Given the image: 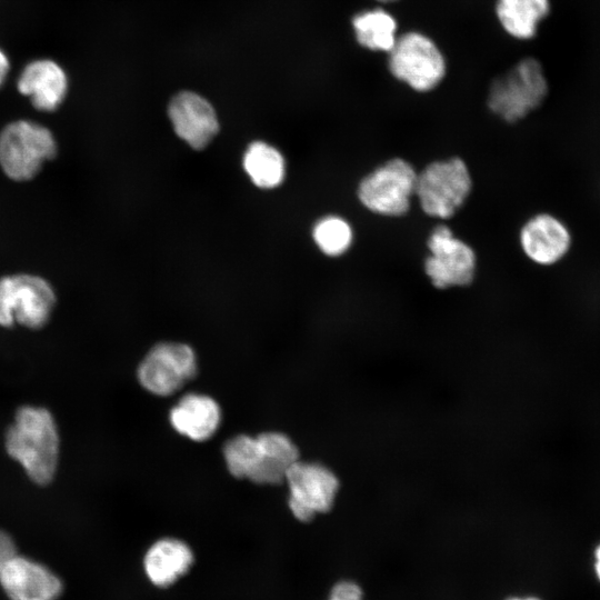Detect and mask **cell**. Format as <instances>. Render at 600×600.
<instances>
[{
	"label": "cell",
	"mask_w": 600,
	"mask_h": 600,
	"mask_svg": "<svg viewBox=\"0 0 600 600\" xmlns=\"http://www.w3.org/2000/svg\"><path fill=\"white\" fill-rule=\"evenodd\" d=\"M284 481L289 489V509L300 522H309L328 512L339 489L336 474L316 462L298 460L287 472Z\"/></svg>",
	"instance_id": "obj_10"
},
{
	"label": "cell",
	"mask_w": 600,
	"mask_h": 600,
	"mask_svg": "<svg viewBox=\"0 0 600 600\" xmlns=\"http://www.w3.org/2000/svg\"><path fill=\"white\" fill-rule=\"evenodd\" d=\"M0 584L11 600H56L62 591L60 579L51 570L20 556L4 568Z\"/></svg>",
	"instance_id": "obj_13"
},
{
	"label": "cell",
	"mask_w": 600,
	"mask_h": 600,
	"mask_svg": "<svg viewBox=\"0 0 600 600\" xmlns=\"http://www.w3.org/2000/svg\"><path fill=\"white\" fill-rule=\"evenodd\" d=\"M169 420L178 433L192 441L202 442L219 429L221 410L213 398L188 393L172 407Z\"/></svg>",
	"instance_id": "obj_16"
},
{
	"label": "cell",
	"mask_w": 600,
	"mask_h": 600,
	"mask_svg": "<svg viewBox=\"0 0 600 600\" xmlns=\"http://www.w3.org/2000/svg\"><path fill=\"white\" fill-rule=\"evenodd\" d=\"M312 239L323 254L337 258L351 248L354 233L348 220L337 214H328L314 223Z\"/></svg>",
	"instance_id": "obj_21"
},
{
	"label": "cell",
	"mask_w": 600,
	"mask_h": 600,
	"mask_svg": "<svg viewBox=\"0 0 600 600\" xmlns=\"http://www.w3.org/2000/svg\"><path fill=\"white\" fill-rule=\"evenodd\" d=\"M168 116L176 134L193 149H203L219 131L212 104L201 94L182 90L168 104Z\"/></svg>",
	"instance_id": "obj_12"
},
{
	"label": "cell",
	"mask_w": 600,
	"mask_h": 600,
	"mask_svg": "<svg viewBox=\"0 0 600 600\" xmlns=\"http://www.w3.org/2000/svg\"><path fill=\"white\" fill-rule=\"evenodd\" d=\"M417 176L411 162L400 157L391 158L360 179L357 199L371 213L402 217L411 208Z\"/></svg>",
	"instance_id": "obj_3"
},
{
	"label": "cell",
	"mask_w": 600,
	"mask_h": 600,
	"mask_svg": "<svg viewBox=\"0 0 600 600\" xmlns=\"http://www.w3.org/2000/svg\"><path fill=\"white\" fill-rule=\"evenodd\" d=\"M56 153L57 142L52 132L39 123L18 120L0 132V167L12 180L33 178Z\"/></svg>",
	"instance_id": "obj_5"
},
{
	"label": "cell",
	"mask_w": 600,
	"mask_h": 600,
	"mask_svg": "<svg viewBox=\"0 0 600 600\" xmlns=\"http://www.w3.org/2000/svg\"><path fill=\"white\" fill-rule=\"evenodd\" d=\"M17 86L20 93L28 97L36 109L53 111L67 94L68 78L57 62L40 59L24 67Z\"/></svg>",
	"instance_id": "obj_15"
},
{
	"label": "cell",
	"mask_w": 600,
	"mask_h": 600,
	"mask_svg": "<svg viewBox=\"0 0 600 600\" xmlns=\"http://www.w3.org/2000/svg\"><path fill=\"white\" fill-rule=\"evenodd\" d=\"M352 26L357 41L370 50L390 51L397 40L394 19L380 9L354 16Z\"/></svg>",
	"instance_id": "obj_20"
},
{
	"label": "cell",
	"mask_w": 600,
	"mask_h": 600,
	"mask_svg": "<svg viewBox=\"0 0 600 600\" xmlns=\"http://www.w3.org/2000/svg\"><path fill=\"white\" fill-rule=\"evenodd\" d=\"M56 296L50 283L32 274L0 279V326L18 322L31 329L43 327L50 318Z\"/></svg>",
	"instance_id": "obj_7"
},
{
	"label": "cell",
	"mask_w": 600,
	"mask_h": 600,
	"mask_svg": "<svg viewBox=\"0 0 600 600\" xmlns=\"http://www.w3.org/2000/svg\"><path fill=\"white\" fill-rule=\"evenodd\" d=\"M472 187L466 161L450 157L434 160L418 172L414 197L424 214L444 221L463 207Z\"/></svg>",
	"instance_id": "obj_2"
},
{
	"label": "cell",
	"mask_w": 600,
	"mask_h": 600,
	"mask_svg": "<svg viewBox=\"0 0 600 600\" xmlns=\"http://www.w3.org/2000/svg\"><path fill=\"white\" fill-rule=\"evenodd\" d=\"M550 11L549 0H498L497 14L507 32L518 39L534 37Z\"/></svg>",
	"instance_id": "obj_18"
},
{
	"label": "cell",
	"mask_w": 600,
	"mask_h": 600,
	"mask_svg": "<svg viewBox=\"0 0 600 600\" xmlns=\"http://www.w3.org/2000/svg\"><path fill=\"white\" fill-rule=\"evenodd\" d=\"M508 600H542L538 597H524V598H520V597H514V598H510Z\"/></svg>",
	"instance_id": "obj_26"
},
{
	"label": "cell",
	"mask_w": 600,
	"mask_h": 600,
	"mask_svg": "<svg viewBox=\"0 0 600 600\" xmlns=\"http://www.w3.org/2000/svg\"><path fill=\"white\" fill-rule=\"evenodd\" d=\"M242 163L251 181L259 188H276L286 176L284 158L279 150L263 141H254L248 147Z\"/></svg>",
	"instance_id": "obj_19"
},
{
	"label": "cell",
	"mask_w": 600,
	"mask_h": 600,
	"mask_svg": "<svg viewBox=\"0 0 600 600\" xmlns=\"http://www.w3.org/2000/svg\"><path fill=\"white\" fill-rule=\"evenodd\" d=\"M519 244L532 263L553 267L570 253L573 236L569 226L558 216L538 212L521 226Z\"/></svg>",
	"instance_id": "obj_11"
},
{
	"label": "cell",
	"mask_w": 600,
	"mask_h": 600,
	"mask_svg": "<svg viewBox=\"0 0 600 600\" xmlns=\"http://www.w3.org/2000/svg\"><path fill=\"white\" fill-rule=\"evenodd\" d=\"M10 68L7 54L0 49V87L4 82Z\"/></svg>",
	"instance_id": "obj_24"
},
{
	"label": "cell",
	"mask_w": 600,
	"mask_h": 600,
	"mask_svg": "<svg viewBox=\"0 0 600 600\" xmlns=\"http://www.w3.org/2000/svg\"><path fill=\"white\" fill-rule=\"evenodd\" d=\"M6 448L32 481L50 482L59 456V434L51 413L43 408H20L6 434Z\"/></svg>",
	"instance_id": "obj_1"
},
{
	"label": "cell",
	"mask_w": 600,
	"mask_h": 600,
	"mask_svg": "<svg viewBox=\"0 0 600 600\" xmlns=\"http://www.w3.org/2000/svg\"><path fill=\"white\" fill-rule=\"evenodd\" d=\"M16 556L18 554L13 540L8 533L0 530V576Z\"/></svg>",
	"instance_id": "obj_23"
},
{
	"label": "cell",
	"mask_w": 600,
	"mask_h": 600,
	"mask_svg": "<svg viewBox=\"0 0 600 600\" xmlns=\"http://www.w3.org/2000/svg\"><path fill=\"white\" fill-rule=\"evenodd\" d=\"M389 52L390 72L417 91L433 89L444 76L446 64L441 52L420 33L401 36Z\"/></svg>",
	"instance_id": "obj_9"
},
{
	"label": "cell",
	"mask_w": 600,
	"mask_h": 600,
	"mask_svg": "<svg viewBox=\"0 0 600 600\" xmlns=\"http://www.w3.org/2000/svg\"><path fill=\"white\" fill-rule=\"evenodd\" d=\"M258 453L249 478L257 484L282 483L289 469L299 460V451L284 433L268 431L257 436Z\"/></svg>",
	"instance_id": "obj_17"
},
{
	"label": "cell",
	"mask_w": 600,
	"mask_h": 600,
	"mask_svg": "<svg viewBox=\"0 0 600 600\" xmlns=\"http://www.w3.org/2000/svg\"><path fill=\"white\" fill-rule=\"evenodd\" d=\"M194 561V552L186 541L163 537L147 549L142 558V569L147 580L153 587L167 589L186 577Z\"/></svg>",
	"instance_id": "obj_14"
},
{
	"label": "cell",
	"mask_w": 600,
	"mask_h": 600,
	"mask_svg": "<svg viewBox=\"0 0 600 600\" xmlns=\"http://www.w3.org/2000/svg\"><path fill=\"white\" fill-rule=\"evenodd\" d=\"M327 600H332V599L328 598Z\"/></svg>",
	"instance_id": "obj_28"
},
{
	"label": "cell",
	"mask_w": 600,
	"mask_h": 600,
	"mask_svg": "<svg viewBox=\"0 0 600 600\" xmlns=\"http://www.w3.org/2000/svg\"><path fill=\"white\" fill-rule=\"evenodd\" d=\"M548 91L542 66L533 58H526L492 81L488 107L503 121L514 123L538 109Z\"/></svg>",
	"instance_id": "obj_4"
},
{
	"label": "cell",
	"mask_w": 600,
	"mask_h": 600,
	"mask_svg": "<svg viewBox=\"0 0 600 600\" xmlns=\"http://www.w3.org/2000/svg\"><path fill=\"white\" fill-rule=\"evenodd\" d=\"M594 573L600 582V543L594 549Z\"/></svg>",
	"instance_id": "obj_25"
},
{
	"label": "cell",
	"mask_w": 600,
	"mask_h": 600,
	"mask_svg": "<svg viewBox=\"0 0 600 600\" xmlns=\"http://www.w3.org/2000/svg\"><path fill=\"white\" fill-rule=\"evenodd\" d=\"M197 373V357L192 348L180 342H161L152 347L137 371L140 384L159 397L181 390Z\"/></svg>",
	"instance_id": "obj_8"
},
{
	"label": "cell",
	"mask_w": 600,
	"mask_h": 600,
	"mask_svg": "<svg viewBox=\"0 0 600 600\" xmlns=\"http://www.w3.org/2000/svg\"><path fill=\"white\" fill-rule=\"evenodd\" d=\"M222 452L228 471L234 478L249 480L258 453L257 436H234L224 443Z\"/></svg>",
	"instance_id": "obj_22"
},
{
	"label": "cell",
	"mask_w": 600,
	"mask_h": 600,
	"mask_svg": "<svg viewBox=\"0 0 600 600\" xmlns=\"http://www.w3.org/2000/svg\"><path fill=\"white\" fill-rule=\"evenodd\" d=\"M426 243L428 254L423 270L434 288L446 290L472 283L477 271L476 251L458 238L449 226H434Z\"/></svg>",
	"instance_id": "obj_6"
},
{
	"label": "cell",
	"mask_w": 600,
	"mask_h": 600,
	"mask_svg": "<svg viewBox=\"0 0 600 600\" xmlns=\"http://www.w3.org/2000/svg\"><path fill=\"white\" fill-rule=\"evenodd\" d=\"M379 1H384L386 2V1H394V0H379Z\"/></svg>",
	"instance_id": "obj_27"
}]
</instances>
